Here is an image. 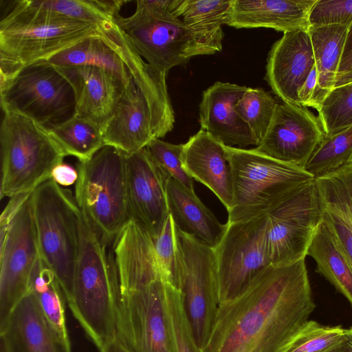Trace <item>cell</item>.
Returning a JSON list of instances; mask_svg holds the SVG:
<instances>
[{
  "label": "cell",
  "mask_w": 352,
  "mask_h": 352,
  "mask_svg": "<svg viewBox=\"0 0 352 352\" xmlns=\"http://www.w3.org/2000/svg\"><path fill=\"white\" fill-rule=\"evenodd\" d=\"M48 130L65 154L78 161L91 159L104 146L102 129L76 116Z\"/></svg>",
  "instance_id": "obj_31"
},
{
  "label": "cell",
  "mask_w": 352,
  "mask_h": 352,
  "mask_svg": "<svg viewBox=\"0 0 352 352\" xmlns=\"http://www.w3.org/2000/svg\"><path fill=\"white\" fill-rule=\"evenodd\" d=\"M338 352H352V326L344 329V339Z\"/></svg>",
  "instance_id": "obj_45"
},
{
  "label": "cell",
  "mask_w": 352,
  "mask_h": 352,
  "mask_svg": "<svg viewBox=\"0 0 352 352\" xmlns=\"http://www.w3.org/2000/svg\"><path fill=\"white\" fill-rule=\"evenodd\" d=\"M318 112L327 135L352 126V82L332 89Z\"/></svg>",
  "instance_id": "obj_37"
},
{
  "label": "cell",
  "mask_w": 352,
  "mask_h": 352,
  "mask_svg": "<svg viewBox=\"0 0 352 352\" xmlns=\"http://www.w3.org/2000/svg\"><path fill=\"white\" fill-rule=\"evenodd\" d=\"M39 256L53 272L68 302L80 244L81 211L75 196L52 178L32 195Z\"/></svg>",
  "instance_id": "obj_4"
},
{
  "label": "cell",
  "mask_w": 352,
  "mask_h": 352,
  "mask_svg": "<svg viewBox=\"0 0 352 352\" xmlns=\"http://www.w3.org/2000/svg\"><path fill=\"white\" fill-rule=\"evenodd\" d=\"M276 104L273 98L263 89L248 87L235 106L236 111L251 130L258 144L268 130Z\"/></svg>",
  "instance_id": "obj_35"
},
{
  "label": "cell",
  "mask_w": 352,
  "mask_h": 352,
  "mask_svg": "<svg viewBox=\"0 0 352 352\" xmlns=\"http://www.w3.org/2000/svg\"><path fill=\"white\" fill-rule=\"evenodd\" d=\"M316 272L343 294L352 306V269L329 223L322 218L307 251Z\"/></svg>",
  "instance_id": "obj_27"
},
{
  "label": "cell",
  "mask_w": 352,
  "mask_h": 352,
  "mask_svg": "<svg viewBox=\"0 0 352 352\" xmlns=\"http://www.w3.org/2000/svg\"><path fill=\"white\" fill-rule=\"evenodd\" d=\"M80 228L72 296L67 304L100 351L117 338V270L111 243L100 236L82 212Z\"/></svg>",
  "instance_id": "obj_3"
},
{
  "label": "cell",
  "mask_w": 352,
  "mask_h": 352,
  "mask_svg": "<svg viewBox=\"0 0 352 352\" xmlns=\"http://www.w3.org/2000/svg\"><path fill=\"white\" fill-rule=\"evenodd\" d=\"M57 67L73 87L75 116L94 122L102 130L117 107L126 85L113 74L98 67Z\"/></svg>",
  "instance_id": "obj_21"
},
{
  "label": "cell",
  "mask_w": 352,
  "mask_h": 352,
  "mask_svg": "<svg viewBox=\"0 0 352 352\" xmlns=\"http://www.w3.org/2000/svg\"><path fill=\"white\" fill-rule=\"evenodd\" d=\"M1 1L0 81L87 37L100 36L91 25L47 9L38 0Z\"/></svg>",
  "instance_id": "obj_2"
},
{
  "label": "cell",
  "mask_w": 352,
  "mask_h": 352,
  "mask_svg": "<svg viewBox=\"0 0 352 352\" xmlns=\"http://www.w3.org/2000/svg\"><path fill=\"white\" fill-rule=\"evenodd\" d=\"M100 352H131L127 347L118 338H115L108 343Z\"/></svg>",
  "instance_id": "obj_44"
},
{
  "label": "cell",
  "mask_w": 352,
  "mask_h": 352,
  "mask_svg": "<svg viewBox=\"0 0 352 352\" xmlns=\"http://www.w3.org/2000/svg\"><path fill=\"white\" fill-rule=\"evenodd\" d=\"M317 0H231L226 25L235 28H270L283 33L308 30Z\"/></svg>",
  "instance_id": "obj_23"
},
{
  "label": "cell",
  "mask_w": 352,
  "mask_h": 352,
  "mask_svg": "<svg viewBox=\"0 0 352 352\" xmlns=\"http://www.w3.org/2000/svg\"><path fill=\"white\" fill-rule=\"evenodd\" d=\"M0 95L4 113L24 116L47 129L76 114L72 85L47 60L29 65L10 78L0 81Z\"/></svg>",
  "instance_id": "obj_9"
},
{
  "label": "cell",
  "mask_w": 352,
  "mask_h": 352,
  "mask_svg": "<svg viewBox=\"0 0 352 352\" xmlns=\"http://www.w3.org/2000/svg\"><path fill=\"white\" fill-rule=\"evenodd\" d=\"M181 160L186 173L212 191L229 211L233 204L232 175L223 144L201 129L183 144Z\"/></svg>",
  "instance_id": "obj_22"
},
{
  "label": "cell",
  "mask_w": 352,
  "mask_h": 352,
  "mask_svg": "<svg viewBox=\"0 0 352 352\" xmlns=\"http://www.w3.org/2000/svg\"><path fill=\"white\" fill-rule=\"evenodd\" d=\"M0 144L1 199L33 192L67 156L48 129L12 113H4Z\"/></svg>",
  "instance_id": "obj_5"
},
{
  "label": "cell",
  "mask_w": 352,
  "mask_h": 352,
  "mask_svg": "<svg viewBox=\"0 0 352 352\" xmlns=\"http://www.w3.org/2000/svg\"><path fill=\"white\" fill-rule=\"evenodd\" d=\"M247 89L217 81L206 89L199 104L201 129L224 145L256 147L258 140L235 109Z\"/></svg>",
  "instance_id": "obj_20"
},
{
  "label": "cell",
  "mask_w": 352,
  "mask_h": 352,
  "mask_svg": "<svg viewBox=\"0 0 352 352\" xmlns=\"http://www.w3.org/2000/svg\"><path fill=\"white\" fill-rule=\"evenodd\" d=\"M231 0H177L172 13L210 54L221 52Z\"/></svg>",
  "instance_id": "obj_26"
},
{
  "label": "cell",
  "mask_w": 352,
  "mask_h": 352,
  "mask_svg": "<svg viewBox=\"0 0 352 352\" xmlns=\"http://www.w3.org/2000/svg\"><path fill=\"white\" fill-rule=\"evenodd\" d=\"M167 282L156 278L119 290L117 338L131 352H175L166 309Z\"/></svg>",
  "instance_id": "obj_11"
},
{
  "label": "cell",
  "mask_w": 352,
  "mask_h": 352,
  "mask_svg": "<svg viewBox=\"0 0 352 352\" xmlns=\"http://www.w3.org/2000/svg\"><path fill=\"white\" fill-rule=\"evenodd\" d=\"M349 26L350 25H310L308 29L317 72L320 107L336 87V75Z\"/></svg>",
  "instance_id": "obj_28"
},
{
  "label": "cell",
  "mask_w": 352,
  "mask_h": 352,
  "mask_svg": "<svg viewBox=\"0 0 352 352\" xmlns=\"http://www.w3.org/2000/svg\"><path fill=\"white\" fill-rule=\"evenodd\" d=\"M166 195L168 211L176 227L215 248L226 230V223H221L195 192L171 177L167 179Z\"/></svg>",
  "instance_id": "obj_25"
},
{
  "label": "cell",
  "mask_w": 352,
  "mask_h": 352,
  "mask_svg": "<svg viewBox=\"0 0 352 352\" xmlns=\"http://www.w3.org/2000/svg\"><path fill=\"white\" fill-rule=\"evenodd\" d=\"M32 195L11 197L0 217V325L28 292L39 257Z\"/></svg>",
  "instance_id": "obj_10"
},
{
  "label": "cell",
  "mask_w": 352,
  "mask_h": 352,
  "mask_svg": "<svg viewBox=\"0 0 352 352\" xmlns=\"http://www.w3.org/2000/svg\"><path fill=\"white\" fill-rule=\"evenodd\" d=\"M350 82H352V23L347 32L335 87Z\"/></svg>",
  "instance_id": "obj_42"
},
{
  "label": "cell",
  "mask_w": 352,
  "mask_h": 352,
  "mask_svg": "<svg viewBox=\"0 0 352 352\" xmlns=\"http://www.w3.org/2000/svg\"><path fill=\"white\" fill-rule=\"evenodd\" d=\"M326 135L320 118L307 107L276 103L268 130L254 148L272 158L304 168Z\"/></svg>",
  "instance_id": "obj_16"
},
{
  "label": "cell",
  "mask_w": 352,
  "mask_h": 352,
  "mask_svg": "<svg viewBox=\"0 0 352 352\" xmlns=\"http://www.w3.org/2000/svg\"><path fill=\"white\" fill-rule=\"evenodd\" d=\"M232 175L233 204L228 222L265 214L285 196L314 180L304 168L265 155L255 148L223 144Z\"/></svg>",
  "instance_id": "obj_6"
},
{
  "label": "cell",
  "mask_w": 352,
  "mask_h": 352,
  "mask_svg": "<svg viewBox=\"0 0 352 352\" xmlns=\"http://www.w3.org/2000/svg\"><path fill=\"white\" fill-rule=\"evenodd\" d=\"M43 7L93 26L102 36L116 23L123 0H38Z\"/></svg>",
  "instance_id": "obj_32"
},
{
  "label": "cell",
  "mask_w": 352,
  "mask_h": 352,
  "mask_svg": "<svg viewBox=\"0 0 352 352\" xmlns=\"http://www.w3.org/2000/svg\"><path fill=\"white\" fill-rule=\"evenodd\" d=\"M153 239L157 257L166 280L177 288L181 272V256L177 228L170 213L162 231Z\"/></svg>",
  "instance_id": "obj_38"
},
{
  "label": "cell",
  "mask_w": 352,
  "mask_h": 352,
  "mask_svg": "<svg viewBox=\"0 0 352 352\" xmlns=\"http://www.w3.org/2000/svg\"><path fill=\"white\" fill-rule=\"evenodd\" d=\"M165 303L175 352H202L198 346L179 289L167 282Z\"/></svg>",
  "instance_id": "obj_36"
},
{
  "label": "cell",
  "mask_w": 352,
  "mask_h": 352,
  "mask_svg": "<svg viewBox=\"0 0 352 352\" xmlns=\"http://www.w3.org/2000/svg\"><path fill=\"white\" fill-rule=\"evenodd\" d=\"M75 199L82 213L107 242L112 243L131 219L125 153L104 146L78 161Z\"/></svg>",
  "instance_id": "obj_7"
},
{
  "label": "cell",
  "mask_w": 352,
  "mask_h": 352,
  "mask_svg": "<svg viewBox=\"0 0 352 352\" xmlns=\"http://www.w3.org/2000/svg\"><path fill=\"white\" fill-rule=\"evenodd\" d=\"M177 3V0H138L131 16L122 17L119 14L115 18L140 56L165 74L193 56L210 54L172 13Z\"/></svg>",
  "instance_id": "obj_8"
},
{
  "label": "cell",
  "mask_w": 352,
  "mask_h": 352,
  "mask_svg": "<svg viewBox=\"0 0 352 352\" xmlns=\"http://www.w3.org/2000/svg\"><path fill=\"white\" fill-rule=\"evenodd\" d=\"M341 325H323L307 320L293 335L280 352H338L344 339Z\"/></svg>",
  "instance_id": "obj_34"
},
{
  "label": "cell",
  "mask_w": 352,
  "mask_h": 352,
  "mask_svg": "<svg viewBox=\"0 0 352 352\" xmlns=\"http://www.w3.org/2000/svg\"><path fill=\"white\" fill-rule=\"evenodd\" d=\"M266 220L263 214L226 223V230L214 248L219 302L239 294L271 265L265 240Z\"/></svg>",
  "instance_id": "obj_14"
},
{
  "label": "cell",
  "mask_w": 352,
  "mask_h": 352,
  "mask_svg": "<svg viewBox=\"0 0 352 352\" xmlns=\"http://www.w3.org/2000/svg\"><path fill=\"white\" fill-rule=\"evenodd\" d=\"M28 291L34 295L52 326L65 340L69 342L65 315L64 292L53 272L40 256L32 272Z\"/></svg>",
  "instance_id": "obj_30"
},
{
  "label": "cell",
  "mask_w": 352,
  "mask_h": 352,
  "mask_svg": "<svg viewBox=\"0 0 352 352\" xmlns=\"http://www.w3.org/2000/svg\"><path fill=\"white\" fill-rule=\"evenodd\" d=\"M0 336L8 352H72L29 291L0 325Z\"/></svg>",
  "instance_id": "obj_19"
},
{
  "label": "cell",
  "mask_w": 352,
  "mask_h": 352,
  "mask_svg": "<svg viewBox=\"0 0 352 352\" xmlns=\"http://www.w3.org/2000/svg\"><path fill=\"white\" fill-rule=\"evenodd\" d=\"M314 65L308 30L285 32L269 52L265 79L283 102L299 105L298 91Z\"/></svg>",
  "instance_id": "obj_18"
},
{
  "label": "cell",
  "mask_w": 352,
  "mask_h": 352,
  "mask_svg": "<svg viewBox=\"0 0 352 352\" xmlns=\"http://www.w3.org/2000/svg\"><path fill=\"white\" fill-rule=\"evenodd\" d=\"M78 177V170L63 162L56 166L52 173V179L60 186L75 184Z\"/></svg>",
  "instance_id": "obj_43"
},
{
  "label": "cell",
  "mask_w": 352,
  "mask_h": 352,
  "mask_svg": "<svg viewBox=\"0 0 352 352\" xmlns=\"http://www.w3.org/2000/svg\"><path fill=\"white\" fill-rule=\"evenodd\" d=\"M174 123L171 102L148 96L131 75L102 129L104 146L131 154L145 148L152 140L164 137L173 130Z\"/></svg>",
  "instance_id": "obj_15"
},
{
  "label": "cell",
  "mask_w": 352,
  "mask_h": 352,
  "mask_svg": "<svg viewBox=\"0 0 352 352\" xmlns=\"http://www.w3.org/2000/svg\"><path fill=\"white\" fill-rule=\"evenodd\" d=\"M310 25H351L352 0H317L310 16Z\"/></svg>",
  "instance_id": "obj_40"
},
{
  "label": "cell",
  "mask_w": 352,
  "mask_h": 352,
  "mask_svg": "<svg viewBox=\"0 0 352 352\" xmlns=\"http://www.w3.org/2000/svg\"><path fill=\"white\" fill-rule=\"evenodd\" d=\"M125 155L131 219L155 237L162 231L169 214L168 177L154 162L146 147Z\"/></svg>",
  "instance_id": "obj_17"
},
{
  "label": "cell",
  "mask_w": 352,
  "mask_h": 352,
  "mask_svg": "<svg viewBox=\"0 0 352 352\" xmlns=\"http://www.w3.org/2000/svg\"><path fill=\"white\" fill-rule=\"evenodd\" d=\"M352 163V126L326 135L309 157L304 169L314 178Z\"/></svg>",
  "instance_id": "obj_33"
},
{
  "label": "cell",
  "mask_w": 352,
  "mask_h": 352,
  "mask_svg": "<svg viewBox=\"0 0 352 352\" xmlns=\"http://www.w3.org/2000/svg\"><path fill=\"white\" fill-rule=\"evenodd\" d=\"M265 214V240L271 265H287L305 259L322 220L314 180L292 191Z\"/></svg>",
  "instance_id": "obj_12"
},
{
  "label": "cell",
  "mask_w": 352,
  "mask_h": 352,
  "mask_svg": "<svg viewBox=\"0 0 352 352\" xmlns=\"http://www.w3.org/2000/svg\"><path fill=\"white\" fill-rule=\"evenodd\" d=\"M0 352H8L3 342L0 341Z\"/></svg>",
  "instance_id": "obj_46"
},
{
  "label": "cell",
  "mask_w": 352,
  "mask_h": 352,
  "mask_svg": "<svg viewBox=\"0 0 352 352\" xmlns=\"http://www.w3.org/2000/svg\"><path fill=\"white\" fill-rule=\"evenodd\" d=\"M177 234L181 256L177 289L182 294L197 344L202 350L220 302L214 250L177 228Z\"/></svg>",
  "instance_id": "obj_13"
},
{
  "label": "cell",
  "mask_w": 352,
  "mask_h": 352,
  "mask_svg": "<svg viewBox=\"0 0 352 352\" xmlns=\"http://www.w3.org/2000/svg\"><path fill=\"white\" fill-rule=\"evenodd\" d=\"M183 144H173L155 138L146 148L154 162L168 179L171 177L190 191L195 192L192 178L186 173L182 164Z\"/></svg>",
  "instance_id": "obj_39"
},
{
  "label": "cell",
  "mask_w": 352,
  "mask_h": 352,
  "mask_svg": "<svg viewBox=\"0 0 352 352\" xmlns=\"http://www.w3.org/2000/svg\"><path fill=\"white\" fill-rule=\"evenodd\" d=\"M315 307L305 259L271 265L220 302L202 352H280Z\"/></svg>",
  "instance_id": "obj_1"
},
{
  "label": "cell",
  "mask_w": 352,
  "mask_h": 352,
  "mask_svg": "<svg viewBox=\"0 0 352 352\" xmlns=\"http://www.w3.org/2000/svg\"><path fill=\"white\" fill-rule=\"evenodd\" d=\"M314 182L322 218L331 226L352 269V163Z\"/></svg>",
  "instance_id": "obj_24"
},
{
  "label": "cell",
  "mask_w": 352,
  "mask_h": 352,
  "mask_svg": "<svg viewBox=\"0 0 352 352\" xmlns=\"http://www.w3.org/2000/svg\"><path fill=\"white\" fill-rule=\"evenodd\" d=\"M299 105L312 107L318 111L320 104L318 100V88L316 65L312 67L305 82L298 91Z\"/></svg>",
  "instance_id": "obj_41"
},
{
  "label": "cell",
  "mask_w": 352,
  "mask_h": 352,
  "mask_svg": "<svg viewBox=\"0 0 352 352\" xmlns=\"http://www.w3.org/2000/svg\"><path fill=\"white\" fill-rule=\"evenodd\" d=\"M47 60L57 67H98L113 74L125 85L131 76L122 58L101 36L87 37Z\"/></svg>",
  "instance_id": "obj_29"
}]
</instances>
